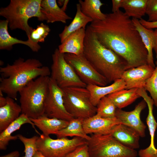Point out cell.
I'll return each mask as SVG.
<instances>
[{"label": "cell", "instance_id": "6da1fadb", "mask_svg": "<svg viewBox=\"0 0 157 157\" xmlns=\"http://www.w3.org/2000/svg\"><path fill=\"white\" fill-rule=\"evenodd\" d=\"M89 26L100 42L124 58L129 69L147 64L148 52L132 19L119 10Z\"/></svg>", "mask_w": 157, "mask_h": 157}, {"label": "cell", "instance_id": "7a4b0ae2", "mask_svg": "<svg viewBox=\"0 0 157 157\" xmlns=\"http://www.w3.org/2000/svg\"><path fill=\"white\" fill-rule=\"evenodd\" d=\"M83 55L109 83L121 78L129 69L126 61L103 45L89 26L86 28Z\"/></svg>", "mask_w": 157, "mask_h": 157}, {"label": "cell", "instance_id": "3957f363", "mask_svg": "<svg viewBox=\"0 0 157 157\" xmlns=\"http://www.w3.org/2000/svg\"><path fill=\"white\" fill-rule=\"evenodd\" d=\"M0 91L17 100L19 92L29 82L42 76H49L48 67L43 66L38 60H26L19 57L12 64L0 68Z\"/></svg>", "mask_w": 157, "mask_h": 157}, {"label": "cell", "instance_id": "277c9868", "mask_svg": "<svg viewBox=\"0 0 157 157\" xmlns=\"http://www.w3.org/2000/svg\"><path fill=\"white\" fill-rule=\"evenodd\" d=\"M42 0H11L7 6L0 9V15L5 18L11 30L17 29L25 32L28 38L33 28L28 20L36 17L40 21L45 20L41 11Z\"/></svg>", "mask_w": 157, "mask_h": 157}, {"label": "cell", "instance_id": "5b68a950", "mask_svg": "<svg viewBox=\"0 0 157 157\" xmlns=\"http://www.w3.org/2000/svg\"><path fill=\"white\" fill-rule=\"evenodd\" d=\"M50 77L42 76L29 82L19 92L22 113L30 118L44 115V102Z\"/></svg>", "mask_w": 157, "mask_h": 157}, {"label": "cell", "instance_id": "8992f818", "mask_svg": "<svg viewBox=\"0 0 157 157\" xmlns=\"http://www.w3.org/2000/svg\"><path fill=\"white\" fill-rule=\"evenodd\" d=\"M62 90L65 108L74 118L85 119L96 114L97 107L91 103L86 88L69 87Z\"/></svg>", "mask_w": 157, "mask_h": 157}, {"label": "cell", "instance_id": "52a82bcc", "mask_svg": "<svg viewBox=\"0 0 157 157\" xmlns=\"http://www.w3.org/2000/svg\"><path fill=\"white\" fill-rule=\"evenodd\" d=\"M87 141L90 157H136L138 153L116 140L110 134H92Z\"/></svg>", "mask_w": 157, "mask_h": 157}, {"label": "cell", "instance_id": "ba28073f", "mask_svg": "<svg viewBox=\"0 0 157 157\" xmlns=\"http://www.w3.org/2000/svg\"><path fill=\"white\" fill-rule=\"evenodd\" d=\"M87 143V140L79 137L53 139L49 135L42 134L38 137L36 145L38 151L46 157H65L77 147Z\"/></svg>", "mask_w": 157, "mask_h": 157}, {"label": "cell", "instance_id": "9c48e42d", "mask_svg": "<svg viewBox=\"0 0 157 157\" xmlns=\"http://www.w3.org/2000/svg\"><path fill=\"white\" fill-rule=\"evenodd\" d=\"M52 60L50 77L60 88H86L87 85L80 78L72 67L65 60L64 54L60 53L58 49L52 54Z\"/></svg>", "mask_w": 157, "mask_h": 157}, {"label": "cell", "instance_id": "30bf717a", "mask_svg": "<svg viewBox=\"0 0 157 157\" xmlns=\"http://www.w3.org/2000/svg\"><path fill=\"white\" fill-rule=\"evenodd\" d=\"M64 56L80 78L87 85L92 84L104 86L109 83L83 55H77L66 53L64 54Z\"/></svg>", "mask_w": 157, "mask_h": 157}, {"label": "cell", "instance_id": "8fae6325", "mask_svg": "<svg viewBox=\"0 0 157 157\" xmlns=\"http://www.w3.org/2000/svg\"><path fill=\"white\" fill-rule=\"evenodd\" d=\"M63 92L50 77L49 90L44 102V115L50 118L69 121L74 118L66 110L64 104Z\"/></svg>", "mask_w": 157, "mask_h": 157}, {"label": "cell", "instance_id": "7c38bea8", "mask_svg": "<svg viewBox=\"0 0 157 157\" xmlns=\"http://www.w3.org/2000/svg\"><path fill=\"white\" fill-rule=\"evenodd\" d=\"M147 105L143 100L136 106L133 110L126 111L122 109L117 108L115 117L121 122V124L126 125L134 130L141 137H145V125L141 120L140 114Z\"/></svg>", "mask_w": 157, "mask_h": 157}, {"label": "cell", "instance_id": "4fadbf2b", "mask_svg": "<svg viewBox=\"0 0 157 157\" xmlns=\"http://www.w3.org/2000/svg\"><path fill=\"white\" fill-rule=\"evenodd\" d=\"M154 68L146 64L125 71L121 78L125 82V89L144 88L146 81L152 75Z\"/></svg>", "mask_w": 157, "mask_h": 157}, {"label": "cell", "instance_id": "5bb4252c", "mask_svg": "<svg viewBox=\"0 0 157 157\" xmlns=\"http://www.w3.org/2000/svg\"><path fill=\"white\" fill-rule=\"evenodd\" d=\"M121 124L116 117L105 118L96 114L93 116L84 119L83 127L87 134L105 135L110 134L117 125Z\"/></svg>", "mask_w": 157, "mask_h": 157}, {"label": "cell", "instance_id": "9a60e30c", "mask_svg": "<svg viewBox=\"0 0 157 157\" xmlns=\"http://www.w3.org/2000/svg\"><path fill=\"white\" fill-rule=\"evenodd\" d=\"M85 35L86 28H84L72 33L59 45L58 49L59 51L63 54L83 55Z\"/></svg>", "mask_w": 157, "mask_h": 157}, {"label": "cell", "instance_id": "2e32d148", "mask_svg": "<svg viewBox=\"0 0 157 157\" xmlns=\"http://www.w3.org/2000/svg\"><path fill=\"white\" fill-rule=\"evenodd\" d=\"M110 134L117 141L129 148L135 149L140 147L139 134L132 128L122 124L116 125Z\"/></svg>", "mask_w": 157, "mask_h": 157}, {"label": "cell", "instance_id": "e0dca14e", "mask_svg": "<svg viewBox=\"0 0 157 157\" xmlns=\"http://www.w3.org/2000/svg\"><path fill=\"white\" fill-rule=\"evenodd\" d=\"M8 22L6 20L0 21V49L10 50L13 46L22 44L28 47L34 52H37L41 48L38 44L35 43L28 39L26 41L19 40L10 35L8 31Z\"/></svg>", "mask_w": 157, "mask_h": 157}, {"label": "cell", "instance_id": "ac0fdd59", "mask_svg": "<svg viewBox=\"0 0 157 157\" xmlns=\"http://www.w3.org/2000/svg\"><path fill=\"white\" fill-rule=\"evenodd\" d=\"M125 82L120 78L115 80L110 85L104 86L90 84L86 88L90 94V100L92 104L96 106L104 97L115 92L125 89Z\"/></svg>", "mask_w": 157, "mask_h": 157}, {"label": "cell", "instance_id": "d6986e66", "mask_svg": "<svg viewBox=\"0 0 157 157\" xmlns=\"http://www.w3.org/2000/svg\"><path fill=\"white\" fill-rule=\"evenodd\" d=\"M41 11L47 23L58 22L66 23L67 20L72 19L59 7L56 0H42Z\"/></svg>", "mask_w": 157, "mask_h": 157}, {"label": "cell", "instance_id": "ffe728a7", "mask_svg": "<svg viewBox=\"0 0 157 157\" xmlns=\"http://www.w3.org/2000/svg\"><path fill=\"white\" fill-rule=\"evenodd\" d=\"M6 98V104L0 107V133L17 119L22 113L20 105L15 102L13 99L7 96Z\"/></svg>", "mask_w": 157, "mask_h": 157}, {"label": "cell", "instance_id": "44dd1931", "mask_svg": "<svg viewBox=\"0 0 157 157\" xmlns=\"http://www.w3.org/2000/svg\"><path fill=\"white\" fill-rule=\"evenodd\" d=\"M27 123L31 125L36 132L40 134L36 130L34 124L30 118L25 114L22 113L17 119L11 123L3 131L0 133V149L6 150L10 141L18 139L17 135L13 136L11 135L12 134L19 130L23 125Z\"/></svg>", "mask_w": 157, "mask_h": 157}, {"label": "cell", "instance_id": "7402d4cb", "mask_svg": "<svg viewBox=\"0 0 157 157\" xmlns=\"http://www.w3.org/2000/svg\"><path fill=\"white\" fill-rule=\"evenodd\" d=\"M31 121L46 136L54 134L68 125V121L55 118H50L44 115L35 119L30 118Z\"/></svg>", "mask_w": 157, "mask_h": 157}, {"label": "cell", "instance_id": "603a6c76", "mask_svg": "<svg viewBox=\"0 0 157 157\" xmlns=\"http://www.w3.org/2000/svg\"><path fill=\"white\" fill-rule=\"evenodd\" d=\"M132 21L138 32L148 52L147 64L155 68L153 50L154 45V31L148 29L141 24L139 19L132 18Z\"/></svg>", "mask_w": 157, "mask_h": 157}, {"label": "cell", "instance_id": "cb8c5ba5", "mask_svg": "<svg viewBox=\"0 0 157 157\" xmlns=\"http://www.w3.org/2000/svg\"><path fill=\"white\" fill-rule=\"evenodd\" d=\"M76 12L74 19L68 26H65L62 32L59 34L61 43L70 35L82 28H85L88 23L93 21L91 18L82 13L79 3L76 4Z\"/></svg>", "mask_w": 157, "mask_h": 157}, {"label": "cell", "instance_id": "d4e9b609", "mask_svg": "<svg viewBox=\"0 0 157 157\" xmlns=\"http://www.w3.org/2000/svg\"><path fill=\"white\" fill-rule=\"evenodd\" d=\"M84 119L74 118L69 122L67 126L56 132L54 135L57 138H65L67 137H77L81 138L86 140L90 138L85 132L83 127Z\"/></svg>", "mask_w": 157, "mask_h": 157}, {"label": "cell", "instance_id": "484cf974", "mask_svg": "<svg viewBox=\"0 0 157 157\" xmlns=\"http://www.w3.org/2000/svg\"><path fill=\"white\" fill-rule=\"evenodd\" d=\"M138 88L123 89L107 96L117 108L122 109L131 104L140 97L138 93Z\"/></svg>", "mask_w": 157, "mask_h": 157}, {"label": "cell", "instance_id": "4316f807", "mask_svg": "<svg viewBox=\"0 0 157 157\" xmlns=\"http://www.w3.org/2000/svg\"><path fill=\"white\" fill-rule=\"evenodd\" d=\"M138 92L146 102L148 108V113L146 119V122L148 127L151 137L150 143L148 147L155 149L154 143L155 133L157 128V122L153 114V105L154 103L151 97L149 96L144 88H138Z\"/></svg>", "mask_w": 157, "mask_h": 157}, {"label": "cell", "instance_id": "83f0119b", "mask_svg": "<svg viewBox=\"0 0 157 157\" xmlns=\"http://www.w3.org/2000/svg\"><path fill=\"white\" fill-rule=\"evenodd\" d=\"M79 3L82 13L93 21L104 19L106 14L102 13L100 8L104 4L100 0H79Z\"/></svg>", "mask_w": 157, "mask_h": 157}, {"label": "cell", "instance_id": "f1b7e54d", "mask_svg": "<svg viewBox=\"0 0 157 157\" xmlns=\"http://www.w3.org/2000/svg\"><path fill=\"white\" fill-rule=\"evenodd\" d=\"M147 0H123L121 8L129 17L139 20L146 14Z\"/></svg>", "mask_w": 157, "mask_h": 157}, {"label": "cell", "instance_id": "f546056e", "mask_svg": "<svg viewBox=\"0 0 157 157\" xmlns=\"http://www.w3.org/2000/svg\"><path fill=\"white\" fill-rule=\"evenodd\" d=\"M96 114L102 117H115L117 108L113 102L107 96L101 98L96 106Z\"/></svg>", "mask_w": 157, "mask_h": 157}, {"label": "cell", "instance_id": "4dcf8cb0", "mask_svg": "<svg viewBox=\"0 0 157 157\" xmlns=\"http://www.w3.org/2000/svg\"><path fill=\"white\" fill-rule=\"evenodd\" d=\"M50 31L48 25L41 23L37 26L36 28L33 29L28 39L37 44L40 42H44Z\"/></svg>", "mask_w": 157, "mask_h": 157}, {"label": "cell", "instance_id": "1f68e13d", "mask_svg": "<svg viewBox=\"0 0 157 157\" xmlns=\"http://www.w3.org/2000/svg\"><path fill=\"white\" fill-rule=\"evenodd\" d=\"M17 135L18 139L24 145L25 154L23 157H33L38 151L36 141L38 137L34 136L30 138H27L20 134Z\"/></svg>", "mask_w": 157, "mask_h": 157}, {"label": "cell", "instance_id": "d6a6232c", "mask_svg": "<svg viewBox=\"0 0 157 157\" xmlns=\"http://www.w3.org/2000/svg\"><path fill=\"white\" fill-rule=\"evenodd\" d=\"M144 88L149 92L154 101V105L157 107V60L155 62L154 72L146 81Z\"/></svg>", "mask_w": 157, "mask_h": 157}, {"label": "cell", "instance_id": "836d02e7", "mask_svg": "<svg viewBox=\"0 0 157 157\" xmlns=\"http://www.w3.org/2000/svg\"><path fill=\"white\" fill-rule=\"evenodd\" d=\"M146 14L148 22L157 21V0H147Z\"/></svg>", "mask_w": 157, "mask_h": 157}, {"label": "cell", "instance_id": "e575fe53", "mask_svg": "<svg viewBox=\"0 0 157 157\" xmlns=\"http://www.w3.org/2000/svg\"><path fill=\"white\" fill-rule=\"evenodd\" d=\"M65 157H90L87 143L77 147Z\"/></svg>", "mask_w": 157, "mask_h": 157}, {"label": "cell", "instance_id": "d590c367", "mask_svg": "<svg viewBox=\"0 0 157 157\" xmlns=\"http://www.w3.org/2000/svg\"><path fill=\"white\" fill-rule=\"evenodd\" d=\"M139 20L141 24L147 28L151 29H157V21L155 22H150L142 18Z\"/></svg>", "mask_w": 157, "mask_h": 157}, {"label": "cell", "instance_id": "8d00e7d4", "mask_svg": "<svg viewBox=\"0 0 157 157\" xmlns=\"http://www.w3.org/2000/svg\"><path fill=\"white\" fill-rule=\"evenodd\" d=\"M123 0H112V13L117 12L121 8Z\"/></svg>", "mask_w": 157, "mask_h": 157}, {"label": "cell", "instance_id": "74e56055", "mask_svg": "<svg viewBox=\"0 0 157 157\" xmlns=\"http://www.w3.org/2000/svg\"><path fill=\"white\" fill-rule=\"evenodd\" d=\"M20 154L18 151H15L0 157H19Z\"/></svg>", "mask_w": 157, "mask_h": 157}, {"label": "cell", "instance_id": "f35d334b", "mask_svg": "<svg viewBox=\"0 0 157 157\" xmlns=\"http://www.w3.org/2000/svg\"><path fill=\"white\" fill-rule=\"evenodd\" d=\"M154 45L153 48L155 52L156 56L157 58V29H155L154 31Z\"/></svg>", "mask_w": 157, "mask_h": 157}, {"label": "cell", "instance_id": "ab89813d", "mask_svg": "<svg viewBox=\"0 0 157 157\" xmlns=\"http://www.w3.org/2000/svg\"><path fill=\"white\" fill-rule=\"evenodd\" d=\"M7 102L6 97H4L3 95L0 96V107L5 105Z\"/></svg>", "mask_w": 157, "mask_h": 157}, {"label": "cell", "instance_id": "60d3db41", "mask_svg": "<svg viewBox=\"0 0 157 157\" xmlns=\"http://www.w3.org/2000/svg\"><path fill=\"white\" fill-rule=\"evenodd\" d=\"M69 1V0H65L64 3L61 8L65 12L67 9V5Z\"/></svg>", "mask_w": 157, "mask_h": 157}, {"label": "cell", "instance_id": "b9f144b4", "mask_svg": "<svg viewBox=\"0 0 157 157\" xmlns=\"http://www.w3.org/2000/svg\"><path fill=\"white\" fill-rule=\"evenodd\" d=\"M33 157H46L43 155L41 152L37 151Z\"/></svg>", "mask_w": 157, "mask_h": 157}, {"label": "cell", "instance_id": "7bdbcfd3", "mask_svg": "<svg viewBox=\"0 0 157 157\" xmlns=\"http://www.w3.org/2000/svg\"><path fill=\"white\" fill-rule=\"evenodd\" d=\"M64 1L65 0H59L57 1V2L58 6H62L64 3Z\"/></svg>", "mask_w": 157, "mask_h": 157}, {"label": "cell", "instance_id": "ee69618b", "mask_svg": "<svg viewBox=\"0 0 157 157\" xmlns=\"http://www.w3.org/2000/svg\"><path fill=\"white\" fill-rule=\"evenodd\" d=\"M156 151H157V150Z\"/></svg>", "mask_w": 157, "mask_h": 157}]
</instances>
